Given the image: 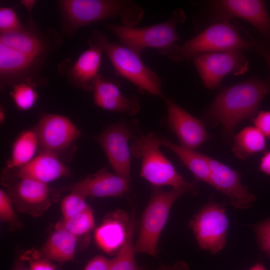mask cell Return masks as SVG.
I'll return each mask as SVG.
<instances>
[{
    "mask_svg": "<svg viewBox=\"0 0 270 270\" xmlns=\"http://www.w3.org/2000/svg\"><path fill=\"white\" fill-rule=\"evenodd\" d=\"M62 36L52 28L42 30L34 19L18 30L0 34V90L21 82L44 84L42 72L49 56L62 46Z\"/></svg>",
    "mask_w": 270,
    "mask_h": 270,
    "instance_id": "cell-1",
    "label": "cell"
},
{
    "mask_svg": "<svg viewBox=\"0 0 270 270\" xmlns=\"http://www.w3.org/2000/svg\"><path fill=\"white\" fill-rule=\"evenodd\" d=\"M270 92V82L250 78L225 88L216 96L207 110L210 119L220 124L224 134L230 136L242 121L252 118Z\"/></svg>",
    "mask_w": 270,
    "mask_h": 270,
    "instance_id": "cell-2",
    "label": "cell"
},
{
    "mask_svg": "<svg viewBox=\"0 0 270 270\" xmlns=\"http://www.w3.org/2000/svg\"><path fill=\"white\" fill-rule=\"evenodd\" d=\"M62 34L72 37L80 28L119 16L123 25L134 26L142 20L144 10L127 0H59Z\"/></svg>",
    "mask_w": 270,
    "mask_h": 270,
    "instance_id": "cell-3",
    "label": "cell"
},
{
    "mask_svg": "<svg viewBox=\"0 0 270 270\" xmlns=\"http://www.w3.org/2000/svg\"><path fill=\"white\" fill-rule=\"evenodd\" d=\"M89 46H100L108 56L118 75L134 84L140 90L164 98L159 76L141 60L140 56L122 44L110 41L102 32L92 29Z\"/></svg>",
    "mask_w": 270,
    "mask_h": 270,
    "instance_id": "cell-4",
    "label": "cell"
},
{
    "mask_svg": "<svg viewBox=\"0 0 270 270\" xmlns=\"http://www.w3.org/2000/svg\"><path fill=\"white\" fill-rule=\"evenodd\" d=\"M185 20L184 10L178 8L166 21L150 26L136 27L110 24L105 26L122 44L139 56L148 48H155L168 56L181 40L176 27Z\"/></svg>",
    "mask_w": 270,
    "mask_h": 270,
    "instance_id": "cell-5",
    "label": "cell"
},
{
    "mask_svg": "<svg viewBox=\"0 0 270 270\" xmlns=\"http://www.w3.org/2000/svg\"><path fill=\"white\" fill-rule=\"evenodd\" d=\"M196 182L187 186L172 188L170 190H164L160 187L154 188L142 215L138 236L134 244L136 252L156 256L158 241L172 204L186 192L198 194L199 188Z\"/></svg>",
    "mask_w": 270,
    "mask_h": 270,
    "instance_id": "cell-6",
    "label": "cell"
},
{
    "mask_svg": "<svg viewBox=\"0 0 270 270\" xmlns=\"http://www.w3.org/2000/svg\"><path fill=\"white\" fill-rule=\"evenodd\" d=\"M248 40L244 39L229 21L214 22L194 38L178 44L168 55L176 62H184L208 52L252 49Z\"/></svg>",
    "mask_w": 270,
    "mask_h": 270,
    "instance_id": "cell-7",
    "label": "cell"
},
{
    "mask_svg": "<svg viewBox=\"0 0 270 270\" xmlns=\"http://www.w3.org/2000/svg\"><path fill=\"white\" fill-rule=\"evenodd\" d=\"M161 138L154 132L138 134L130 144L131 154L141 160L140 176L155 187L178 188L190 182L178 172L171 162L160 150Z\"/></svg>",
    "mask_w": 270,
    "mask_h": 270,
    "instance_id": "cell-8",
    "label": "cell"
},
{
    "mask_svg": "<svg viewBox=\"0 0 270 270\" xmlns=\"http://www.w3.org/2000/svg\"><path fill=\"white\" fill-rule=\"evenodd\" d=\"M228 224L225 203L210 202L194 216L188 226L199 248L216 254L226 246Z\"/></svg>",
    "mask_w": 270,
    "mask_h": 270,
    "instance_id": "cell-9",
    "label": "cell"
},
{
    "mask_svg": "<svg viewBox=\"0 0 270 270\" xmlns=\"http://www.w3.org/2000/svg\"><path fill=\"white\" fill-rule=\"evenodd\" d=\"M193 62L204 86L210 90L216 88L226 75H242L248 70L246 57L238 50L201 54Z\"/></svg>",
    "mask_w": 270,
    "mask_h": 270,
    "instance_id": "cell-10",
    "label": "cell"
},
{
    "mask_svg": "<svg viewBox=\"0 0 270 270\" xmlns=\"http://www.w3.org/2000/svg\"><path fill=\"white\" fill-rule=\"evenodd\" d=\"M134 134L128 125L116 123L94 137L104 150L114 173L130 184L132 154L129 142L136 136Z\"/></svg>",
    "mask_w": 270,
    "mask_h": 270,
    "instance_id": "cell-11",
    "label": "cell"
},
{
    "mask_svg": "<svg viewBox=\"0 0 270 270\" xmlns=\"http://www.w3.org/2000/svg\"><path fill=\"white\" fill-rule=\"evenodd\" d=\"M211 4L216 22L240 18L252 24L270 39V17L264 1L218 0L212 1Z\"/></svg>",
    "mask_w": 270,
    "mask_h": 270,
    "instance_id": "cell-12",
    "label": "cell"
},
{
    "mask_svg": "<svg viewBox=\"0 0 270 270\" xmlns=\"http://www.w3.org/2000/svg\"><path fill=\"white\" fill-rule=\"evenodd\" d=\"M210 168L209 184L220 192L234 208L247 209L254 204L256 198L241 180V174L222 162L208 156Z\"/></svg>",
    "mask_w": 270,
    "mask_h": 270,
    "instance_id": "cell-13",
    "label": "cell"
},
{
    "mask_svg": "<svg viewBox=\"0 0 270 270\" xmlns=\"http://www.w3.org/2000/svg\"><path fill=\"white\" fill-rule=\"evenodd\" d=\"M52 192L47 184L22 178L10 185L7 194L18 210L37 217L51 206Z\"/></svg>",
    "mask_w": 270,
    "mask_h": 270,
    "instance_id": "cell-14",
    "label": "cell"
},
{
    "mask_svg": "<svg viewBox=\"0 0 270 270\" xmlns=\"http://www.w3.org/2000/svg\"><path fill=\"white\" fill-rule=\"evenodd\" d=\"M35 130L40 145L44 150L56 152L68 147L81 135L68 118L54 114L44 115Z\"/></svg>",
    "mask_w": 270,
    "mask_h": 270,
    "instance_id": "cell-15",
    "label": "cell"
},
{
    "mask_svg": "<svg viewBox=\"0 0 270 270\" xmlns=\"http://www.w3.org/2000/svg\"><path fill=\"white\" fill-rule=\"evenodd\" d=\"M167 106L168 124L181 146L194 150L210 138L204 123L170 99L163 98Z\"/></svg>",
    "mask_w": 270,
    "mask_h": 270,
    "instance_id": "cell-16",
    "label": "cell"
},
{
    "mask_svg": "<svg viewBox=\"0 0 270 270\" xmlns=\"http://www.w3.org/2000/svg\"><path fill=\"white\" fill-rule=\"evenodd\" d=\"M130 184L126 180L102 168L95 174L70 186L85 197H120L128 193Z\"/></svg>",
    "mask_w": 270,
    "mask_h": 270,
    "instance_id": "cell-17",
    "label": "cell"
},
{
    "mask_svg": "<svg viewBox=\"0 0 270 270\" xmlns=\"http://www.w3.org/2000/svg\"><path fill=\"white\" fill-rule=\"evenodd\" d=\"M69 174L56 152L44 150L28 163L16 170L15 178H28L46 184Z\"/></svg>",
    "mask_w": 270,
    "mask_h": 270,
    "instance_id": "cell-18",
    "label": "cell"
},
{
    "mask_svg": "<svg viewBox=\"0 0 270 270\" xmlns=\"http://www.w3.org/2000/svg\"><path fill=\"white\" fill-rule=\"evenodd\" d=\"M102 49L96 45L82 52L74 63L66 70L64 76L74 87L92 91L94 86L100 76L99 70L102 62Z\"/></svg>",
    "mask_w": 270,
    "mask_h": 270,
    "instance_id": "cell-19",
    "label": "cell"
},
{
    "mask_svg": "<svg viewBox=\"0 0 270 270\" xmlns=\"http://www.w3.org/2000/svg\"><path fill=\"white\" fill-rule=\"evenodd\" d=\"M92 92L94 104L102 109L130 116L140 110V102L136 96H125L116 84L101 76L96 82Z\"/></svg>",
    "mask_w": 270,
    "mask_h": 270,
    "instance_id": "cell-20",
    "label": "cell"
},
{
    "mask_svg": "<svg viewBox=\"0 0 270 270\" xmlns=\"http://www.w3.org/2000/svg\"><path fill=\"white\" fill-rule=\"evenodd\" d=\"M130 220L122 211L116 212L107 218L94 231L98 246L108 254L118 252L126 240Z\"/></svg>",
    "mask_w": 270,
    "mask_h": 270,
    "instance_id": "cell-21",
    "label": "cell"
},
{
    "mask_svg": "<svg viewBox=\"0 0 270 270\" xmlns=\"http://www.w3.org/2000/svg\"><path fill=\"white\" fill-rule=\"evenodd\" d=\"M161 144L178 156L193 174L195 181H202L209 184L210 168L208 156L184 148L164 138H161Z\"/></svg>",
    "mask_w": 270,
    "mask_h": 270,
    "instance_id": "cell-22",
    "label": "cell"
},
{
    "mask_svg": "<svg viewBox=\"0 0 270 270\" xmlns=\"http://www.w3.org/2000/svg\"><path fill=\"white\" fill-rule=\"evenodd\" d=\"M77 236L62 229L55 230L42 247L40 254L48 260L66 262L74 256Z\"/></svg>",
    "mask_w": 270,
    "mask_h": 270,
    "instance_id": "cell-23",
    "label": "cell"
},
{
    "mask_svg": "<svg viewBox=\"0 0 270 270\" xmlns=\"http://www.w3.org/2000/svg\"><path fill=\"white\" fill-rule=\"evenodd\" d=\"M40 145L35 130L22 132L14 141L6 168L10 170L20 168L31 161L34 157Z\"/></svg>",
    "mask_w": 270,
    "mask_h": 270,
    "instance_id": "cell-24",
    "label": "cell"
},
{
    "mask_svg": "<svg viewBox=\"0 0 270 270\" xmlns=\"http://www.w3.org/2000/svg\"><path fill=\"white\" fill-rule=\"evenodd\" d=\"M265 136L254 126H248L234 136L232 150L238 158L244 160L264 150Z\"/></svg>",
    "mask_w": 270,
    "mask_h": 270,
    "instance_id": "cell-25",
    "label": "cell"
},
{
    "mask_svg": "<svg viewBox=\"0 0 270 270\" xmlns=\"http://www.w3.org/2000/svg\"><path fill=\"white\" fill-rule=\"evenodd\" d=\"M134 217L131 218L126 240L114 258L110 260L108 270H142L135 258L134 244L133 242Z\"/></svg>",
    "mask_w": 270,
    "mask_h": 270,
    "instance_id": "cell-26",
    "label": "cell"
},
{
    "mask_svg": "<svg viewBox=\"0 0 270 270\" xmlns=\"http://www.w3.org/2000/svg\"><path fill=\"white\" fill-rule=\"evenodd\" d=\"M94 218L93 211L89 206L80 214L70 218H63L55 226V230H64L78 236L90 232L94 228Z\"/></svg>",
    "mask_w": 270,
    "mask_h": 270,
    "instance_id": "cell-27",
    "label": "cell"
},
{
    "mask_svg": "<svg viewBox=\"0 0 270 270\" xmlns=\"http://www.w3.org/2000/svg\"><path fill=\"white\" fill-rule=\"evenodd\" d=\"M36 87L26 82L19 83L12 87L10 94L18 110L26 111L35 106L38 98Z\"/></svg>",
    "mask_w": 270,
    "mask_h": 270,
    "instance_id": "cell-28",
    "label": "cell"
},
{
    "mask_svg": "<svg viewBox=\"0 0 270 270\" xmlns=\"http://www.w3.org/2000/svg\"><path fill=\"white\" fill-rule=\"evenodd\" d=\"M86 197L76 191L71 192L64 198L61 202V212L63 218H74L86 210L89 206Z\"/></svg>",
    "mask_w": 270,
    "mask_h": 270,
    "instance_id": "cell-29",
    "label": "cell"
},
{
    "mask_svg": "<svg viewBox=\"0 0 270 270\" xmlns=\"http://www.w3.org/2000/svg\"><path fill=\"white\" fill-rule=\"evenodd\" d=\"M24 26L13 8H0V34L18 30Z\"/></svg>",
    "mask_w": 270,
    "mask_h": 270,
    "instance_id": "cell-30",
    "label": "cell"
},
{
    "mask_svg": "<svg viewBox=\"0 0 270 270\" xmlns=\"http://www.w3.org/2000/svg\"><path fill=\"white\" fill-rule=\"evenodd\" d=\"M0 218L1 221L14 228H18L20 225L12 202L8 194L3 190H0Z\"/></svg>",
    "mask_w": 270,
    "mask_h": 270,
    "instance_id": "cell-31",
    "label": "cell"
},
{
    "mask_svg": "<svg viewBox=\"0 0 270 270\" xmlns=\"http://www.w3.org/2000/svg\"><path fill=\"white\" fill-rule=\"evenodd\" d=\"M259 246L270 260V217L252 226Z\"/></svg>",
    "mask_w": 270,
    "mask_h": 270,
    "instance_id": "cell-32",
    "label": "cell"
},
{
    "mask_svg": "<svg viewBox=\"0 0 270 270\" xmlns=\"http://www.w3.org/2000/svg\"><path fill=\"white\" fill-rule=\"evenodd\" d=\"M20 260L28 262L29 270H56L48 260L36 250L26 252L21 256Z\"/></svg>",
    "mask_w": 270,
    "mask_h": 270,
    "instance_id": "cell-33",
    "label": "cell"
},
{
    "mask_svg": "<svg viewBox=\"0 0 270 270\" xmlns=\"http://www.w3.org/2000/svg\"><path fill=\"white\" fill-rule=\"evenodd\" d=\"M254 126L270 139V110L258 112L252 118Z\"/></svg>",
    "mask_w": 270,
    "mask_h": 270,
    "instance_id": "cell-34",
    "label": "cell"
},
{
    "mask_svg": "<svg viewBox=\"0 0 270 270\" xmlns=\"http://www.w3.org/2000/svg\"><path fill=\"white\" fill-rule=\"evenodd\" d=\"M242 29L252 43V50H254L264 60L270 69V47L256 40L246 30H244L242 28Z\"/></svg>",
    "mask_w": 270,
    "mask_h": 270,
    "instance_id": "cell-35",
    "label": "cell"
},
{
    "mask_svg": "<svg viewBox=\"0 0 270 270\" xmlns=\"http://www.w3.org/2000/svg\"><path fill=\"white\" fill-rule=\"evenodd\" d=\"M109 264V260L102 256H98L88 263L84 270H108Z\"/></svg>",
    "mask_w": 270,
    "mask_h": 270,
    "instance_id": "cell-36",
    "label": "cell"
},
{
    "mask_svg": "<svg viewBox=\"0 0 270 270\" xmlns=\"http://www.w3.org/2000/svg\"><path fill=\"white\" fill-rule=\"evenodd\" d=\"M260 170L270 176V151L266 152L260 160Z\"/></svg>",
    "mask_w": 270,
    "mask_h": 270,
    "instance_id": "cell-37",
    "label": "cell"
},
{
    "mask_svg": "<svg viewBox=\"0 0 270 270\" xmlns=\"http://www.w3.org/2000/svg\"><path fill=\"white\" fill-rule=\"evenodd\" d=\"M158 270H190V269L184 262H178L172 266H163Z\"/></svg>",
    "mask_w": 270,
    "mask_h": 270,
    "instance_id": "cell-38",
    "label": "cell"
},
{
    "mask_svg": "<svg viewBox=\"0 0 270 270\" xmlns=\"http://www.w3.org/2000/svg\"><path fill=\"white\" fill-rule=\"evenodd\" d=\"M36 0H22L20 2V4L23 5L26 10H27L28 16L29 19H33L32 16V12L35 5Z\"/></svg>",
    "mask_w": 270,
    "mask_h": 270,
    "instance_id": "cell-39",
    "label": "cell"
},
{
    "mask_svg": "<svg viewBox=\"0 0 270 270\" xmlns=\"http://www.w3.org/2000/svg\"><path fill=\"white\" fill-rule=\"evenodd\" d=\"M12 270H29L26 268L24 264L22 262V260L18 261L14 266Z\"/></svg>",
    "mask_w": 270,
    "mask_h": 270,
    "instance_id": "cell-40",
    "label": "cell"
},
{
    "mask_svg": "<svg viewBox=\"0 0 270 270\" xmlns=\"http://www.w3.org/2000/svg\"><path fill=\"white\" fill-rule=\"evenodd\" d=\"M249 270H266L264 266L260 263H256Z\"/></svg>",
    "mask_w": 270,
    "mask_h": 270,
    "instance_id": "cell-41",
    "label": "cell"
},
{
    "mask_svg": "<svg viewBox=\"0 0 270 270\" xmlns=\"http://www.w3.org/2000/svg\"><path fill=\"white\" fill-rule=\"evenodd\" d=\"M6 118V112L4 108L0 106V122L3 123Z\"/></svg>",
    "mask_w": 270,
    "mask_h": 270,
    "instance_id": "cell-42",
    "label": "cell"
}]
</instances>
